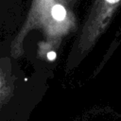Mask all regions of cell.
Segmentation results:
<instances>
[{
  "mask_svg": "<svg viewBox=\"0 0 121 121\" xmlns=\"http://www.w3.org/2000/svg\"><path fill=\"white\" fill-rule=\"evenodd\" d=\"M55 58H56V54H55V52L52 51V52H49V53L47 54V59H48V60H54Z\"/></svg>",
  "mask_w": 121,
  "mask_h": 121,
  "instance_id": "cell-1",
  "label": "cell"
}]
</instances>
